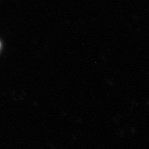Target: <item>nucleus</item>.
I'll list each match as a JSON object with an SVG mask.
<instances>
[{"label":"nucleus","instance_id":"obj_1","mask_svg":"<svg viewBox=\"0 0 149 149\" xmlns=\"http://www.w3.org/2000/svg\"><path fill=\"white\" fill-rule=\"evenodd\" d=\"M0 48H1V42H0Z\"/></svg>","mask_w":149,"mask_h":149}]
</instances>
